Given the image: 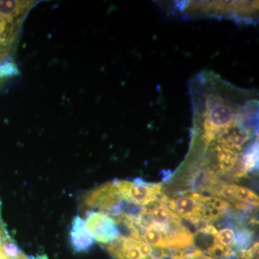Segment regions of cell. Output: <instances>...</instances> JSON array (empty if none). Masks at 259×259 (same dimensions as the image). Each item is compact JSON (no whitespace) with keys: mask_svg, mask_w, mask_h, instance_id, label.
Instances as JSON below:
<instances>
[{"mask_svg":"<svg viewBox=\"0 0 259 259\" xmlns=\"http://www.w3.org/2000/svg\"><path fill=\"white\" fill-rule=\"evenodd\" d=\"M175 3L174 9L178 10L186 18L227 19L237 24L256 23L258 18V2L247 1H191Z\"/></svg>","mask_w":259,"mask_h":259,"instance_id":"6da1fadb","label":"cell"},{"mask_svg":"<svg viewBox=\"0 0 259 259\" xmlns=\"http://www.w3.org/2000/svg\"><path fill=\"white\" fill-rule=\"evenodd\" d=\"M122 200L145 207L158 200L162 192L161 184L145 182L141 178L133 181L114 180Z\"/></svg>","mask_w":259,"mask_h":259,"instance_id":"7a4b0ae2","label":"cell"},{"mask_svg":"<svg viewBox=\"0 0 259 259\" xmlns=\"http://www.w3.org/2000/svg\"><path fill=\"white\" fill-rule=\"evenodd\" d=\"M202 194L190 191L181 194L175 198H169L166 194H161L158 200L166 204L172 212L193 224L197 229L206 226L201 219Z\"/></svg>","mask_w":259,"mask_h":259,"instance_id":"3957f363","label":"cell"},{"mask_svg":"<svg viewBox=\"0 0 259 259\" xmlns=\"http://www.w3.org/2000/svg\"><path fill=\"white\" fill-rule=\"evenodd\" d=\"M85 226L95 241L106 245L115 241L119 236L118 227L113 218L100 211L87 212Z\"/></svg>","mask_w":259,"mask_h":259,"instance_id":"277c9868","label":"cell"},{"mask_svg":"<svg viewBox=\"0 0 259 259\" xmlns=\"http://www.w3.org/2000/svg\"><path fill=\"white\" fill-rule=\"evenodd\" d=\"M122 200L117 186L112 181L90 191L83 197V204L88 208L98 209L107 214Z\"/></svg>","mask_w":259,"mask_h":259,"instance_id":"5b68a950","label":"cell"},{"mask_svg":"<svg viewBox=\"0 0 259 259\" xmlns=\"http://www.w3.org/2000/svg\"><path fill=\"white\" fill-rule=\"evenodd\" d=\"M19 24L20 22L13 21L0 13V78L11 72L8 69L11 67L8 61L13 51Z\"/></svg>","mask_w":259,"mask_h":259,"instance_id":"8992f818","label":"cell"},{"mask_svg":"<svg viewBox=\"0 0 259 259\" xmlns=\"http://www.w3.org/2000/svg\"><path fill=\"white\" fill-rule=\"evenodd\" d=\"M104 245L114 259H147L140 250V240L119 236L115 241Z\"/></svg>","mask_w":259,"mask_h":259,"instance_id":"52a82bcc","label":"cell"},{"mask_svg":"<svg viewBox=\"0 0 259 259\" xmlns=\"http://www.w3.org/2000/svg\"><path fill=\"white\" fill-rule=\"evenodd\" d=\"M70 239L75 251H88L95 243V239L90 234L86 226L85 221L77 216L71 223Z\"/></svg>","mask_w":259,"mask_h":259,"instance_id":"ba28073f","label":"cell"},{"mask_svg":"<svg viewBox=\"0 0 259 259\" xmlns=\"http://www.w3.org/2000/svg\"><path fill=\"white\" fill-rule=\"evenodd\" d=\"M0 259H29L10 237L3 218L0 203Z\"/></svg>","mask_w":259,"mask_h":259,"instance_id":"9c48e42d","label":"cell"},{"mask_svg":"<svg viewBox=\"0 0 259 259\" xmlns=\"http://www.w3.org/2000/svg\"><path fill=\"white\" fill-rule=\"evenodd\" d=\"M218 231L212 225H206L199 228L194 235V245L205 253L214 243H216Z\"/></svg>","mask_w":259,"mask_h":259,"instance_id":"30bf717a","label":"cell"},{"mask_svg":"<svg viewBox=\"0 0 259 259\" xmlns=\"http://www.w3.org/2000/svg\"><path fill=\"white\" fill-rule=\"evenodd\" d=\"M254 234L250 228L244 227L238 221L235 226V241L233 243V249L236 253L245 251L253 245Z\"/></svg>","mask_w":259,"mask_h":259,"instance_id":"8fae6325","label":"cell"},{"mask_svg":"<svg viewBox=\"0 0 259 259\" xmlns=\"http://www.w3.org/2000/svg\"><path fill=\"white\" fill-rule=\"evenodd\" d=\"M236 198L238 202H244L255 207H258V196L246 187L236 185Z\"/></svg>","mask_w":259,"mask_h":259,"instance_id":"7c38bea8","label":"cell"},{"mask_svg":"<svg viewBox=\"0 0 259 259\" xmlns=\"http://www.w3.org/2000/svg\"><path fill=\"white\" fill-rule=\"evenodd\" d=\"M216 241L223 246L233 248L235 241L234 230L228 227V228H223L221 231H218L217 235H216Z\"/></svg>","mask_w":259,"mask_h":259,"instance_id":"4fadbf2b","label":"cell"},{"mask_svg":"<svg viewBox=\"0 0 259 259\" xmlns=\"http://www.w3.org/2000/svg\"><path fill=\"white\" fill-rule=\"evenodd\" d=\"M180 253L179 257L180 259H214L196 248L194 245L182 250Z\"/></svg>","mask_w":259,"mask_h":259,"instance_id":"5bb4252c","label":"cell"},{"mask_svg":"<svg viewBox=\"0 0 259 259\" xmlns=\"http://www.w3.org/2000/svg\"><path fill=\"white\" fill-rule=\"evenodd\" d=\"M258 242H255L248 250L237 253L238 259H258Z\"/></svg>","mask_w":259,"mask_h":259,"instance_id":"9a60e30c","label":"cell"}]
</instances>
